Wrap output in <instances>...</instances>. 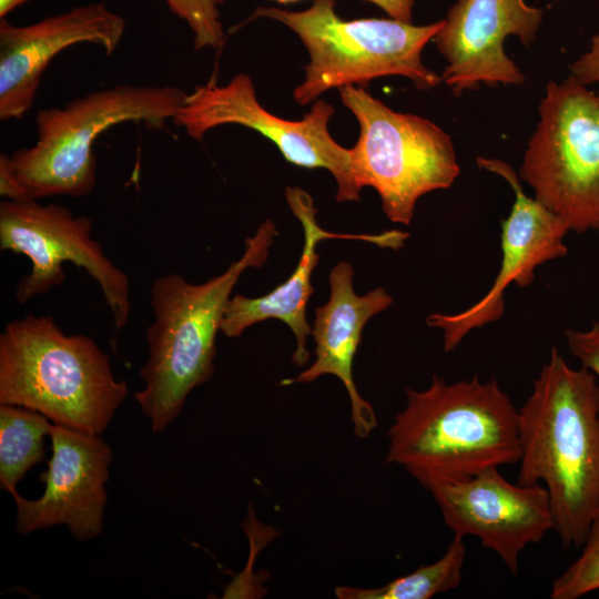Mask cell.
Returning <instances> with one entry per match:
<instances>
[{"label":"cell","mask_w":599,"mask_h":599,"mask_svg":"<svg viewBox=\"0 0 599 599\" xmlns=\"http://www.w3.org/2000/svg\"><path fill=\"white\" fill-rule=\"evenodd\" d=\"M518 483L546 488L564 548L599 517V382L554 347L519 408Z\"/></svg>","instance_id":"obj_1"},{"label":"cell","mask_w":599,"mask_h":599,"mask_svg":"<svg viewBox=\"0 0 599 599\" xmlns=\"http://www.w3.org/2000/svg\"><path fill=\"white\" fill-rule=\"evenodd\" d=\"M405 394L387 432L386 461L427 490L519 463V408L497 380L474 376L449 384L434 375L427 388Z\"/></svg>","instance_id":"obj_2"},{"label":"cell","mask_w":599,"mask_h":599,"mask_svg":"<svg viewBox=\"0 0 599 599\" xmlns=\"http://www.w3.org/2000/svg\"><path fill=\"white\" fill-rule=\"evenodd\" d=\"M276 235L275 224L266 220L245 240L243 255L204 283H190L176 273L153 282L149 356L140 372L144 387L134 398L154 433L164 430L179 416L189 394L213 376L215 338L231 293L247 268L264 265Z\"/></svg>","instance_id":"obj_3"},{"label":"cell","mask_w":599,"mask_h":599,"mask_svg":"<svg viewBox=\"0 0 599 599\" xmlns=\"http://www.w3.org/2000/svg\"><path fill=\"white\" fill-rule=\"evenodd\" d=\"M126 394L98 344L64 334L51 316L14 319L0 335V404L101 435Z\"/></svg>","instance_id":"obj_4"},{"label":"cell","mask_w":599,"mask_h":599,"mask_svg":"<svg viewBox=\"0 0 599 599\" xmlns=\"http://www.w3.org/2000/svg\"><path fill=\"white\" fill-rule=\"evenodd\" d=\"M336 0H314L301 11L258 7L251 18H268L285 24L305 45L309 62L294 91V100L306 105L333 89L382 77L409 79L420 90L443 82L441 75L422 61L425 45L441 29L444 20L425 26L394 18L342 19Z\"/></svg>","instance_id":"obj_5"},{"label":"cell","mask_w":599,"mask_h":599,"mask_svg":"<svg viewBox=\"0 0 599 599\" xmlns=\"http://www.w3.org/2000/svg\"><path fill=\"white\" fill-rule=\"evenodd\" d=\"M185 97L172 85L121 84L75 98L64 108L39 109L37 142L8 156L9 167L30 199L88 195L95 185L97 138L123 122L163 130Z\"/></svg>","instance_id":"obj_6"},{"label":"cell","mask_w":599,"mask_h":599,"mask_svg":"<svg viewBox=\"0 0 599 599\" xmlns=\"http://www.w3.org/2000/svg\"><path fill=\"white\" fill-rule=\"evenodd\" d=\"M338 91L359 125L351 149L357 185L373 187L385 215L408 225L420 196L450 187L459 175L451 138L427 119L392 110L363 87Z\"/></svg>","instance_id":"obj_7"},{"label":"cell","mask_w":599,"mask_h":599,"mask_svg":"<svg viewBox=\"0 0 599 599\" xmlns=\"http://www.w3.org/2000/svg\"><path fill=\"white\" fill-rule=\"evenodd\" d=\"M519 170L570 232H599V92L572 75L550 81Z\"/></svg>","instance_id":"obj_8"},{"label":"cell","mask_w":599,"mask_h":599,"mask_svg":"<svg viewBox=\"0 0 599 599\" xmlns=\"http://www.w3.org/2000/svg\"><path fill=\"white\" fill-rule=\"evenodd\" d=\"M334 112L332 104L316 100L302 120L276 116L258 102L252 79L240 73L224 85L212 81L196 85L172 120L195 140L223 124L252 129L272 141L287 162L327 170L337 183V202L359 201L362 189L353 173L352 150L338 144L328 131Z\"/></svg>","instance_id":"obj_9"},{"label":"cell","mask_w":599,"mask_h":599,"mask_svg":"<svg viewBox=\"0 0 599 599\" xmlns=\"http://www.w3.org/2000/svg\"><path fill=\"white\" fill-rule=\"evenodd\" d=\"M91 233V219L74 216L62 205H42L33 199L0 203V248L22 254L32 264L16 288L17 302L24 304L62 284L63 264L70 262L99 284L119 332L131 312L129 277Z\"/></svg>","instance_id":"obj_10"},{"label":"cell","mask_w":599,"mask_h":599,"mask_svg":"<svg viewBox=\"0 0 599 599\" xmlns=\"http://www.w3.org/2000/svg\"><path fill=\"white\" fill-rule=\"evenodd\" d=\"M477 164L505 179L512 189L515 201L509 215L501 222V263L488 292L459 313H435L426 319L430 327L443 331L445 352L454 351L471 331L502 316L504 294L511 284L519 287L530 285L538 266L568 253L565 244L570 232L568 225L535 197L526 195L508 163L479 156Z\"/></svg>","instance_id":"obj_11"},{"label":"cell","mask_w":599,"mask_h":599,"mask_svg":"<svg viewBox=\"0 0 599 599\" xmlns=\"http://www.w3.org/2000/svg\"><path fill=\"white\" fill-rule=\"evenodd\" d=\"M429 491L445 525L455 535L479 538L512 575L518 572L520 554L554 529L546 488L512 484L498 467L464 481L433 486Z\"/></svg>","instance_id":"obj_12"},{"label":"cell","mask_w":599,"mask_h":599,"mask_svg":"<svg viewBox=\"0 0 599 599\" xmlns=\"http://www.w3.org/2000/svg\"><path fill=\"white\" fill-rule=\"evenodd\" d=\"M49 436L52 455L39 476L43 494L33 500L11 495L16 529L26 535L64 525L78 541L95 538L103 529L112 449L100 435L53 423Z\"/></svg>","instance_id":"obj_13"},{"label":"cell","mask_w":599,"mask_h":599,"mask_svg":"<svg viewBox=\"0 0 599 599\" xmlns=\"http://www.w3.org/2000/svg\"><path fill=\"white\" fill-rule=\"evenodd\" d=\"M542 14L525 0H457L434 38L447 61L443 82L455 94L480 84H524L525 77L505 53L504 42L517 35L526 47L531 44Z\"/></svg>","instance_id":"obj_14"},{"label":"cell","mask_w":599,"mask_h":599,"mask_svg":"<svg viewBox=\"0 0 599 599\" xmlns=\"http://www.w3.org/2000/svg\"><path fill=\"white\" fill-rule=\"evenodd\" d=\"M125 20L103 2L75 7L29 26L0 21V120H20L32 106L51 60L77 43L101 45L112 54Z\"/></svg>","instance_id":"obj_15"},{"label":"cell","mask_w":599,"mask_h":599,"mask_svg":"<svg viewBox=\"0 0 599 599\" xmlns=\"http://www.w3.org/2000/svg\"><path fill=\"white\" fill-rule=\"evenodd\" d=\"M285 197L293 214L300 220L304 231V245L300 262L291 276L277 287L260 297L235 295L230 298L221 332L231 338L238 337L250 326L275 318L284 322L296 339L293 363L304 367L309 361L306 347L312 328L306 319V308L314 288L311 283L319 255L317 244L326 238L361 240L380 247L399 248L408 237L402 231H389L380 234H338L323 230L317 221V210L313 197L298 186H287Z\"/></svg>","instance_id":"obj_16"},{"label":"cell","mask_w":599,"mask_h":599,"mask_svg":"<svg viewBox=\"0 0 599 599\" xmlns=\"http://www.w3.org/2000/svg\"><path fill=\"white\" fill-rule=\"evenodd\" d=\"M353 267L341 262L329 273V298L315 308L312 336L315 361L295 378L281 384L312 383L323 375H333L344 385L351 402V419L357 437L369 436L377 426L373 406L357 390L353 364L366 323L388 308L393 297L384 288L359 296L353 286Z\"/></svg>","instance_id":"obj_17"},{"label":"cell","mask_w":599,"mask_h":599,"mask_svg":"<svg viewBox=\"0 0 599 599\" xmlns=\"http://www.w3.org/2000/svg\"><path fill=\"white\" fill-rule=\"evenodd\" d=\"M464 539L454 534L439 559L386 585L373 588L338 586L335 596L338 599H429L456 589L461 582L466 558Z\"/></svg>","instance_id":"obj_18"},{"label":"cell","mask_w":599,"mask_h":599,"mask_svg":"<svg viewBox=\"0 0 599 599\" xmlns=\"http://www.w3.org/2000/svg\"><path fill=\"white\" fill-rule=\"evenodd\" d=\"M51 420L21 406H0V486L10 495L27 471L44 458Z\"/></svg>","instance_id":"obj_19"},{"label":"cell","mask_w":599,"mask_h":599,"mask_svg":"<svg viewBox=\"0 0 599 599\" xmlns=\"http://www.w3.org/2000/svg\"><path fill=\"white\" fill-rule=\"evenodd\" d=\"M581 547L578 558L554 580L551 599H578L599 590V517Z\"/></svg>","instance_id":"obj_20"},{"label":"cell","mask_w":599,"mask_h":599,"mask_svg":"<svg viewBox=\"0 0 599 599\" xmlns=\"http://www.w3.org/2000/svg\"><path fill=\"white\" fill-rule=\"evenodd\" d=\"M172 13L184 20L194 33L196 50L220 49L225 34L219 7L225 0H164Z\"/></svg>","instance_id":"obj_21"},{"label":"cell","mask_w":599,"mask_h":599,"mask_svg":"<svg viewBox=\"0 0 599 599\" xmlns=\"http://www.w3.org/2000/svg\"><path fill=\"white\" fill-rule=\"evenodd\" d=\"M565 338L570 354L599 382V321L585 329H567Z\"/></svg>","instance_id":"obj_22"},{"label":"cell","mask_w":599,"mask_h":599,"mask_svg":"<svg viewBox=\"0 0 599 599\" xmlns=\"http://www.w3.org/2000/svg\"><path fill=\"white\" fill-rule=\"evenodd\" d=\"M570 75L586 87L599 82V32L592 37L589 51L570 67Z\"/></svg>","instance_id":"obj_23"},{"label":"cell","mask_w":599,"mask_h":599,"mask_svg":"<svg viewBox=\"0 0 599 599\" xmlns=\"http://www.w3.org/2000/svg\"><path fill=\"white\" fill-rule=\"evenodd\" d=\"M0 194L11 201L31 200L13 176L6 154L0 155Z\"/></svg>","instance_id":"obj_24"},{"label":"cell","mask_w":599,"mask_h":599,"mask_svg":"<svg viewBox=\"0 0 599 599\" xmlns=\"http://www.w3.org/2000/svg\"><path fill=\"white\" fill-rule=\"evenodd\" d=\"M278 3H290L295 2L300 0H274ZM369 1L380 9H383L385 12L388 13L390 18L403 20L406 22H412L413 17V8L415 0H366Z\"/></svg>","instance_id":"obj_25"},{"label":"cell","mask_w":599,"mask_h":599,"mask_svg":"<svg viewBox=\"0 0 599 599\" xmlns=\"http://www.w3.org/2000/svg\"><path fill=\"white\" fill-rule=\"evenodd\" d=\"M27 1L29 0H0V18H6L8 13Z\"/></svg>","instance_id":"obj_26"}]
</instances>
